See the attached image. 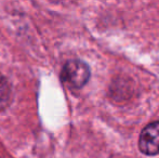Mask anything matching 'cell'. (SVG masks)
I'll use <instances>...</instances> for the list:
<instances>
[{
	"label": "cell",
	"instance_id": "1",
	"mask_svg": "<svg viewBox=\"0 0 159 158\" xmlns=\"http://www.w3.org/2000/svg\"><path fill=\"white\" fill-rule=\"evenodd\" d=\"M61 78L67 86L77 89L82 88L90 78V68L79 60L68 61L63 66Z\"/></svg>",
	"mask_w": 159,
	"mask_h": 158
},
{
	"label": "cell",
	"instance_id": "2",
	"mask_svg": "<svg viewBox=\"0 0 159 158\" xmlns=\"http://www.w3.org/2000/svg\"><path fill=\"white\" fill-rule=\"evenodd\" d=\"M139 148L148 156L159 154V121L152 122L143 129L139 140Z\"/></svg>",
	"mask_w": 159,
	"mask_h": 158
},
{
	"label": "cell",
	"instance_id": "3",
	"mask_svg": "<svg viewBox=\"0 0 159 158\" xmlns=\"http://www.w3.org/2000/svg\"><path fill=\"white\" fill-rule=\"evenodd\" d=\"M12 101V89L6 77L0 73V111H3Z\"/></svg>",
	"mask_w": 159,
	"mask_h": 158
}]
</instances>
